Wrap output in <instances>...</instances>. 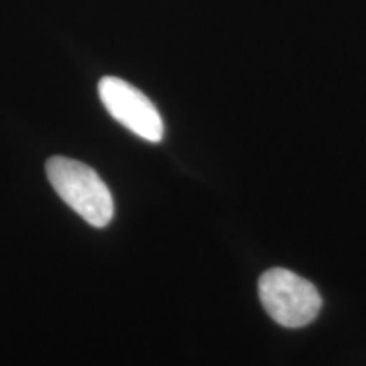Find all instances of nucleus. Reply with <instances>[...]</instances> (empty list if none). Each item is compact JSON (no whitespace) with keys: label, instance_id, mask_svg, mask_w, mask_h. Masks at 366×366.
<instances>
[{"label":"nucleus","instance_id":"1","mask_svg":"<svg viewBox=\"0 0 366 366\" xmlns=\"http://www.w3.org/2000/svg\"><path fill=\"white\" fill-rule=\"evenodd\" d=\"M46 175L66 205L94 227H105L114 217V199L94 168L65 157L46 162Z\"/></svg>","mask_w":366,"mask_h":366},{"label":"nucleus","instance_id":"2","mask_svg":"<svg viewBox=\"0 0 366 366\" xmlns=\"http://www.w3.org/2000/svg\"><path fill=\"white\" fill-rule=\"evenodd\" d=\"M259 299L274 322L283 327H304L322 307V299L312 283L285 268H272L258 282Z\"/></svg>","mask_w":366,"mask_h":366},{"label":"nucleus","instance_id":"3","mask_svg":"<svg viewBox=\"0 0 366 366\" xmlns=\"http://www.w3.org/2000/svg\"><path fill=\"white\" fill-rule=\"evenodd\" d=\"M99 97L119 124L149 143H159L164 136L163 119L157 105L134 85L117 76L99 81Z\"/></svg>","mask_w":366,"mask_h":366}]
</instances>
